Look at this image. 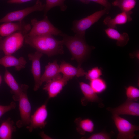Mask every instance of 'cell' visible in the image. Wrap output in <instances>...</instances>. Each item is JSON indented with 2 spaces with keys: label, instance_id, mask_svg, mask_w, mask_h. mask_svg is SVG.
<instances>
[{
  "label": "cell",
  "instance_id": "obj_33",
  "mask_svg": "<svg viewBox=\"0 0 139 139\" xmlns=\"http://www.w3.org/2000/svg\"><path fill=\"white\" fill-rule=\"evenodd\" d=\"M81 2L85 3V4H88V2L86 0H79Z\"/></svg>",
  "mask_w": 139,
  "mask_h": 139
},
{
  "label": "cell",
  "instance_id": "obj_28",
  "mask_svg": "<svg viewBox=\"0 0 139 139\" xmlns=\"http://www.w3.org/2000/svg\"><path fill=\"white\" fill-rule=\"evenodd\" d=\"M102 72L100 68L98 67L93 68L86 72L85 75L86 79L91 81L98 78L102 75Z\"/></svg>",
  "mask_w": 139,
  "mask_h": 139
},
{
  "label": "cell",
  "instance_id": "obj_1",
  "mask_svg": "<svg viewBox=\"0 0 139 139\" xmlns=\"http://www.w3.org/2000/svg\"><path fill=\"white\" fill-rule=\"evenodd\" d=\"M60 35L63 38V45L66 46L72 55L71 59L76 60L78 63V67H81L91 50L95 47L86 43L84 36L77 34L70 36L62 33Z\"/></svg>",
  "mask_w": 139,
  "mask_h": 139
},
{
  "label": "cell",
  "instance_id": "obj_22",
  "mask_svg": "<svg viewBox=\"0 0 139 139\" xmlns=\"http://www.w3.org/2000/svg\"><path fill=\"white\" fill-rule=\"evenodd\" d=\"M75 121L77 125V130L81 134L83 135L86 133H91L94 130V123L90 119H82L79 118L76 119Z\"/></svg>",
  "mask_w": 139,
  "mask_h": 139
},
{
  "label": "cell",
  "instance_id": "obj_30",
  "mask_svg": "<svg viewBox=\"0 0 139 139\" xmlns=\"http://www.w3.org/2000/svg\"><path fill=\"white\" fill-rule=\"evenodd\" d=\"M110 135L105 132H101L94 134L88 138V139H110Z\"/></svg>",
  "mask_w": 139,
  "mask_h": 139
},
{
  "label": "cell",
  "instance_id": "obj_6",
  "mask_svg": "<svg viewBox=\"0 0 139 139\" xmlns=\"http://www.w3.org/2000/svg\"><path fill=\"white\" fill-rule=\"evenodd\" d=\"M112 119L118 133V139H132L136 136L135 132L139 130V126L133 125L119 116L112 115Z\"/></svg>",
  "mask_w": 139,
  "mask_h": 139
},
{
  "label": "cell",
  "instance_id": "obj_23",
  "mask_svg": "<svg viewBox=\"0 0 139 139\" xmlns=\"http://www.w3.org/2000/svg\"><path fill=\"white\" fill-rule=\"evenodd\" d=\"M79 85L84 98L86 101L91 102L99 101V98L89 84L81 82H79Z\"/></svg>",
  "mask_w": 139,
  "mask_h": 139
},
{
  "label": "cell",
  "instance_id": "obj_12",
  "mask_svg": "<svg viewBox=\"0 0 139 139\" xmlns=\"http://www.w3.org/2000/svg\"><path fill=\"white\" fill-rule=\"evenodd\" d=\"M43 54L37 51L34 54H29L28 57L29 60L32 62L31 71L33 75L34 85V91H37L41 86L40 79L41 77V65L40 60Z\"/></svg>",
  "mask_w": 139,
  "mask_h": 139
},
{
  "label": "cell",
  "instance_id": "obj_29",
  "mask_svg": "<svg viewBox=\"0 0 139 139\" xmlns=\"http://www.w3.org/2000/svg\"><path fill=\"white\" fill-rule=\"evenodd\" d=\"M16 106V104L14 101L12 102L8 105H0V118L6 113L14 109Z\"/></svg>",
  "mask_w": 139,
  "mask_h": 139
},
{
  "label": "cell",
  "instance_id": "obj_8",
  "mask_svg": "<svg viewBox=\"0 0 139 139\" xmlns=\"http://www.w3.org/2000/svg\"><path fill=\"white\" fill-rule=\"evenodd\" d=\"M48 115L46 105L44 103L39 107L31 116L29 124L26 128L30 132H32L34 129L44 128L47 124Z\"/></svg>",
  "mask_w": 139,
  "mask_h": 139
},
{
  "label": "cell",
  "instance_id": "obj_25",
  "mask_svg": "<svg viewBox=\"0 0 139 139\" xmlns=\"http://www.w3.org/2000/svg\"><path fill=\"white\" fill-rule=\"evenodd\" d=\"M89 85L97 94L102 93L107 88V84L105 80L100 77L90 81Z\"/></svg>",
  "mask_w": 139,
  "mask_h": 139
},
{
  "label": "cell",
  "instance_id": "obj_15",
  "mask_svg": "<svg viewBox=\"0 0 139 139\" xmlns=\"http://www.w3.org/2000/svg\"><path fill=\"white\" fill-rule=\"evenodd\" d=\"M132 13L131 11L122 12L113 18L110 16L106 17L103 21V23L108 28L114 29L117 25L123 24L132 21V19L130 15Z\"/></svg>",
  "mask_w": 139,
  "mask_h": 139
},
{
  "label": "cell",
  "instance_id": "obj_19",
  "mask_svg": "<svg viewBox=\"0 0 139 139\" xmlns=\"http://www.w3.org/2000/svg\"><path fill=\"white\" fill-rule=\"evenodd\" d=\"M46 41L51 56L64 53L63 45L62 40H58L52 35L42 36Z\"/></svg>",
  "mask_w": 139,
  "mask_h": 139
},
{
  "label": "cell",
  "instance_id": "obj_16",
  "mask_svg": "<svg viewBox=\"0 0 139 139\" xmlns=\"http://www.w3.org/2000/svg\"><path fill=\"white\" fill-rule=\"evenodd\" d=\"M26 63V61L23 57L18 58L12 55H5L0 58V65L6 68L14 66L17 71L25 68Z\"/></svg>",
  "mask_w": 139,
  "mask_h": 139
},
{
  "label": "cell",
  "instance_id": "obj_14",
  "mask_svg": "<svg viewBox=\"0 0 139 139\" xmlns=\"http://www.w3.org/2000/svg\"><path fill=\"white\" fill-rule=\"evenodd\" d=\"M59 66L60 72L63 74V76L69 80L75 76H83L86 73L82 68L76 67L64 61L61 62Z\"/></svg>",
  "mask_w": 139,
  "mask_h": 139
},
{
  "label": "cell",
  "instance_id": "obj_13",
  "mask_svg": "<svg viewBox=\"0 0 139 139\" xmlns=\"http://www.w3.org/2000/svg\"><path fill=\"white\" fill-rule=\"evenodd\" d=\"M25 42L34 48L37 51L51 56L45 40L42 36H31L26 34Z\"/></svg>",
  "mask_w": 139,
  "mask_h": 139
},
{
  "label": "cell",
  "instance_id": "obj_26",
  "mask_svg": "<svg viewBox=\"0 0 139 139\" xmlns=\"http://www.w3.org/2000/svg\"><path fill=\"white\" fill-rule=\"evenodd\" d=\"M65 0H46V3L44 9V16H46L48 12L52 8L59 6L61 10L64 11L66 8V6L64 4Z\"/></svg>",
  "mask_w": 139,
  "mask_h": 139
},
{
  "label": "cell",
  "instance_id": "obj_17",
  "mask_svg": "<svg viewBox=\"0 0 139 139\" xmlns=\"http://www.w3.org/2000/svg\"><path fill=\"white\" fill-rule=\"evenodd\" d=\"M4 80L11 89L13 100L18 101L22 90L21 86L19 85L14 77L6 68L5 71Z\"/></svg>",
  "mask_w": 139,
  "mask_h": 139
},
{
  "label": "cell",
  "instance_id": "obj_4",
  "mask_svg": "<svg viewBox=\"0 0 139 139\" xmlns=\"http://www.w3.org/2000/svg\"><path fill=\"white\" fill-rule=\"evenodd\" d=\"M21 85L22 90L18 101L21 118L16 124L19 128L29 125L31 112V105L27 95L28 86L26 84Z\"/></svg>",
  "mask_w": 139,
  "mask_h": 139
},
{
  "label": "cell",
  "instance_id": "obj_18",
  "mask_svg": "<svg viewBox=\"0 0 139 139\" xmlns=\"http://www.w3.org/2000/svg\"><path fill=\"white\" fill-rule=\"evenodd\" d=\"M60 66L56 60L52 63L49 62L45 66V69L40 79V84L41 86L44 82L51 80L58 76L60 74Z\"/></svg>",
  "mask_w": 139,
  "mask_h": 139
},
{
  "label": "cell",
  "instance_id": "obj_3",
  "mask_svg": "<svg viewBox=\"0 0 139 139\" xmlns=\"http://www.w3.org/2000/svg\"><path fill=\"white\" fill-rule=\"evenodd\" d=\"M32 27L27 35L31 36H42L47 35H60L62 31L54 27L49 20L47 16L38 21L35 19L31 21Z\"/></svg>",
  "mask_w": 139,
  "mask_h": 139
},
{
  "label": "cell",
  "instance_id": "obj_5",
  "mask_svg": "<svg viewBox=\"0 0 139 139\" xmlns=\"http://www.w3.org/2000/svg\"><path fill=\"white\" fill-rule=\"evenodd\" d=\"M109 13L108 10L105 8L86 17L75 20L73 22L72 30L76 34L84 37L87 29L97 22L103 16Z\"/></svg>",
  "mask_w": 139,
  "mask_h": 139
},
{
  "label": "cell",
  "instance_id": "obj_27",
  "mask_svg": "<svg viewBox=\"0 0 139 139\" xmlns=\"http://www.w3.org/2000/svg\"><path fill=\"white\" fill-rule=\"evenodd\" d=\"M125 93L127 99L135 101L139 98V90L136 87L129 86L125 87Z\"/></svg>",
  "mask_w": 139,
  "mask_h": 139
},
{
  "label": "cell",
  "instance_id": "obj_32",
  "mask_svg": "<svg viewBox=\"0 0 139 139\" xmlns=\"http://www.w3.org/2000/svg\"><path fill=\"white\" fill-rule=\"evenodd\" d=\"M32 0H9L7 2L9 3H21L28 2Z\"/></svg>",
  "mask_w": 139,
  "mask_h": 139
},
{
  "label": "cell",
  "instance_id": "obj_2",
  "mask_svg": "<svg viewBox=\"0 0 139 139\" xmlns=\"http://www.w3.org/2000/svg\"><path fill=\"white\" fill-rule=\"evenodd\" d=\"M26 34L19 31L4 38L0 37V50L3 51L5 55L14 53L22 46Z\"/></svg>",
  "mask_w": 139,
  "mask_h": 139
},
{
  "label": "cell",
  "instance_id": "obj_24",
  "mask_svg": "<svg viewBox=\"0 0 139 139\" xmlns=\"http://www.w3.org/2000/svg\"><path fill=\"white\" fill-rule=\"evenodd\" d=\"M136 4V0H116L112 3L113 6L119 7L122 12H126L131 11Z\"/></svg>",
  "mask_w": 139,
  "mask_h": 139
},
{
  "label": "cell",
  "instance_id": "obj_7",
  "mask_svg": "<svg viewBox=\"0 0 139 139\" xmlns=\"http://www.w3.org/2000/svg\"><path fill=\"white\" fill-rule=\"evenodd\" d=\"M45 6V4H43L41 1L38 0L32 6L8 13L0 19V23L22 21L24 18L31 13L44 10Z\"/></svg>",
  "mask_w": 139,
  "mask_h": 139
},
{
  "label": "cell",
  "instance_id": "obj_9",
  "mask_svg": "<svg viewBox=\"0 0 139 139\" xmlns=\"http://www.w3.org/2000/svg\"><path fill=\"white\" fill-rule=\"evenodd\" d=\"M69 80L60 74L57 77L46 82L43 89L47 92L49 98H54L60 93Z\"/></svg>",
  "mask_w": 139,
  "mask_h": 139
},
{
  "label": "cell",
  "instance_id": "obj_21",
  "mask_svg": "<svg viewBox=\"0 0 139 139\" xmlns=\"http://www.w3.org/2000/svg\"><path fill=\"white\" fill-rule=\"evenodd\" d=\"M14 123L8 118L0 125V139H11L12 134L16 130Z\"/></svg>",
  "mask_w": 139,
  "mask_h": 139
},
{
  "label": "cell",
  "instance_id": "obj_34",
  "mask_svg": "<svg viewBox=\"0 0 139 139\" xmlns=\"http://www.w3.org/2000/svg\"><path fill=\"white\" fill-rule=\"evenodd\" d=\"M2 81V78L1 76L0 75V85Z\"/></svg>",
  "mask_w": 139,
  "mask_h": 139
},
{
  "label": "cell",
  "instance_id": "obj_31",
  "mask_svg": "<svg viewBox=\"0 0 139 139\" xmlns=\"http://www.w3.org/2000/svg\"><path fill=\"white\" fill-rule=\"evenodd\" d=\"M89 3L92 1L99 4L104 6L105 8L109 10L111 7V5L108 0H86Z\"/></svg>",
  "mask_w": 139,
  "mask_h": 139
},
{
  "label": "cell",
  "instance_id": "obj_10",
  "mask_svg": "<svg viewBox=\"0 0 139 139\" xmlns=\"http://www.w3.org/2000/svg\"><path fill=\"white\" fill-rule=\"evenodd\" d=\"M107 109L111 112L112 115L139 116V103L127 99L124 102L119 106L113 108L108 107Z\"/></svg>",
  "mask_w": 139,
  "mask_h": 139
},
{
  "label": "cell",
  "instance_id": "obj_11",
  "mask_svg": "<svg viewBox=\"0 0 139 139\" xmlns=\"http://www.w3.org/2000/svg\"><path fill=\"white\" fill-rule=\"evenodd\" d=\"M31 28L30 24H25L22 21L17 23L5 22L0 25V36L6 37L19 31L27 34Z\"/></svg>",
  "mask_w": 139,
  "mask_h": 139
},
{
  "label": "cell",
  "instance_id": "obj_20",
  "mask_svg": "<svg viewBox=\"0 0 139 139\" xmlns=\"http://www.w3.org/2000/svg\"><path fill=\"white\" fill-rule=\"evenodd\" d=\"M104 30L109 38L117 41L116 45L117 46L124 47L128 43L129 40V36L126 32L120 33L114 28H109Z\"/></svg>",
  "mask_w": 139,
  "mask_h": 139
}]
</instances>
